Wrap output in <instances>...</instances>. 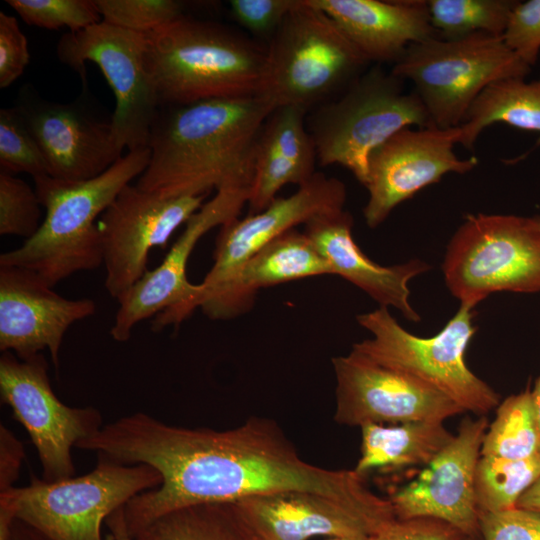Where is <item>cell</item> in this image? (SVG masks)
Here are the masks:
<instances>
[{
    "instance_id": "cell-1",
    "label": "cell",
    "mask_w": 540,
    "mask_h": 540,
    "mask_svg": "<svg viewBox=\"0 0 540 540\" xmlns=\"http://www.w3.org/2000/svg\"><path fill=\"white\" fill-rule=\"evenodd\" d=\"M77 448L122 464L149 465L161 475L157 488L123 507L131 538L181 508L277 492H312L367 507L389 504L354 469L330 470L302 460L280 427L265 418L215 430L170 425L136 412L104 425Z\"/></svg>"
},
{
    "instance_id": "cell-2",
    "label": "cell",
    "mask_w": 540,
    "mask_h": 540,
    "mask_svg": "<svg viewBox=\"0 0 540 540\" xmlns=\"http://www.w3.org/2000/svg\"><path fill=\"white\" fill-rule=\"evenodd\" d=\"M275 108L263 95L160 106L136 186L162 197L250 191L257 141Z\"/></svg>"
},
{
    "instance_id": "cell-3",
    "label": "cell",
    "mask_w": 540,
    "mask_h": 540,
    "mask_svg": "<svg viewBox=\"0 0 540 540\" xmlns=\"http://www.w3.org/2000/svg\"><path fill=\"white\" fill-rule=\"evenodd\" d=\"M267 48L185 14L146 34L144 64L160 106L261 95Z\"/></svg>"
},
{
    "instance_id": "cell-4",
    "label": "cell",
    "mask_w": 540,
    "mask_h": 540,
    "mask_svg": "<svg viewBox=\"0 0 540 540\" xmlns=\"http://www.w3.org/2000/svg\"><path fill=\"white\" fill-rule=\"evenodd\" d=\"M149 160V147H140L86 181L33 179L45 217L33 237L0 255V265L29 269L51 287L77 272L100 267L103 250L96 220L145 171Z\"/></svg>"
},
{
    "instance_id": "cell-5",
    "label": "cell",
    "mask_w": 540,
    "mask_h": 540,
    "mask_svg": "<svg viewBox=\"0 0 540 540\" xmlns=\"http://www.w3.org/2000/svg\"><path fill=\"white\" fill-rule=\"evenodd\" d=\"M370 63L338 24L298 0L270 38L261 95L307 112L341 94Z\"/></svg>"
},
{
    "instance_id": "cell-6",
    "label": "cell",
    "mask_w": 540,
    "mask_h": 540,
    "mask_svg": "<svg viewBox=\"0 0 540 540\" xmlns=\"http://www.w3.org/2000/svg\"><path fill=\"white\" fill-rule=\"evenodd\" d=\"M375 64L341 94L308 112L306 125L321 166L340 165L365 185L368 159L398 131L431 124L418 95Z\"/></svg>"
},
{
    "instance_id": "cell-7",
    "label": "cell",
    "mask_w": 540,
    "mask_h": 540,
    "mask_svg": "<svg viewBox=\"0 0 540 540\" xmlns=\"http://www.w3.org/2000/svg\"><path fill=\"white\" fill-rule=\"evenodd\" d=\"M475 314L474 308L460 305L437 334L419 337L406 331L388 308L380 306L356 316L372 337L354 343L352 350L436 389L464 412L483 416L498 406L500 396L465 361L466 349L476 332Z\"/></svg>"
},
{
    "instance_id": "cell-8",
    "label": "cell",
    "mask_w": 540,
    "mask_h": 540,
    "mask_svg": "<svg viewBox=\"0 0 540 540\" xmlns=\"http://www.w3.org/2000/svg\"><path fill=\"white\" fill-rule=\"evenodd\" d=\"M530 70L502 36L475 33L454 40L435 36L411 44L390 72L413 83L431 124L446 129L461 125L490 84L525 78Z\"/></svg>"
},
{
    "instance_id": "cell-9",
    "label": "cell",
    "mask_w": 540,
    "mask_h": 540,
    "mask_svg": "<svg viewBox=\"0 0 540 540\" xmlns=\"http://www.w3.org/2000/svg\"><path fill=\"white\" fill-rule=\"evenodd\" d=\"M442 270L460 305L492 293L540 292L538 216L468 214L448 243Z\"/></svg>"
},
{
    "instance_id": "cell-10",
    "label": "cell",
    "mask_w": 540,
    "mask_h": 540,
    "mask_svg": "<svg viewBox=\"0 0 540 540\" xmlns=\"http://www.w3.org/2000/svg\"><path fill=\"white\" fill-rule=\"evenodd\" d=\"M162 483L157 470L98 455L89 473L16 487V518L49 540H102V523L133 497Z\"/></svg>"
},
{
    "instance_id": "cell-11",
    "label": "cell",
    "mask_w": 540,
    "mask_h": 540,
    "mask_svg": "<svg viewBox=\"0 0 540 540\" xmlns=\"http://www.w3.org/2000/svg\"><path fill=\"white\" fill-rule=\"evenodd\" d=\"M146 34L100 21L59 40L56 53L63 64L86 82V62L102 71L115 96L112 125L128 151L148 147L160 104L144 64Z\"/></svg>"
},
{
    "instance_id": "cell-12",
    "label": "cell",
    "mask_w": 540,
    "mask_h": 540,
    "mask_svg": "<svg viewBox=\"0 0 540 540\" xmlns=\"http://www.w3.org/2000/svg\"><path fill=\"white\" fill-rule=\"evenodd\" d=\"M0 395L30 437L42 479L55 482L73 477L71 450L104 426L100 411L62 403L51 387L48 363L41 353L21 360L12 352H2Z\"/></svg>"
},
{
    "instance_id": "cell-13",
    "label": "cell",
    "mask_w": 540,
    "mask_h": 540,
    "mask_svg": "<svg viewBox=\"0 0 540 540\" xmlns=\"http://www.w3.org/2000/svg\"><path fill=\"white\" fill-rule=\"evenodd\" d=\"M249 194V190L218 191L190 217L163 261L117 301L110 329L115 341L126 342L139 322L154 315L152 328L157 331L177 326L193 313L199 285L189 282L186 274L192 251L208 231L238 218Z\"/></svg>"
},
{
    "instance_id": "cell-14",
    "label": "cell",
    "mask_w": 540,
    "mask_h": 540,
    "mask_svg": "<svg viewBox=\"0 0 540 540\" xmlns=\"http://www.w3.org/2000/svg\"><path fill=\"white\" fill-rule=\"evenodd\" d=\"M207 195L162 197L125 186L98 220L105 266L104 286L117 301L148 271L152 248L165 247L173 233L204 204Z\"/></svg>"
},
{
    "instance_id": "cell-15",
    "label": "cell",
    "mask_w": 540,
    "mask_h": 540,
    "mask_svg": "<svg viewBox=\"0 0 540 540\" xmlns=\"http://www.w3.org/2000/svg\"><path fill=\"white\" fill-rule=\"evenodd\" d=\"M460 128H404L370 154L365 187L368 201L363 209L371 229L382 224L395 207L448 173L465 174L478 165L471 156L459 158Z\"/></svg>"
},
{
    "instance_id": "cell-16",
    "label": "cell",
    "mask_w": 540,
    "mask_h": 540,
    "mask_svg": "<svg viewBox=\"0 0 540 540\" xmlns=\"http://www.w3.org/2000/svg\"><path fill=\"white\" fill-rule=\"evenodd\" d=\"M346 187L334 177L316 172L288 197H277L264 210L235 218L221 226L213 265L199 283L194 307L206 309L230 285L241 267L261 248L299 224L344 209Z\"/></svg>"
},
{
    "instance_id": "cell-17",
    "label": "cell",
    "mask_w": 540,
    "mask_h": 540,
    "mask_svg": "<svg viewBox=\"0 0 540 540\" xmlns=\"http://www.w3.org/2000/svg\"><path fill=\"white\" fill-rule=\"evenodd\" d=\"M336 377L334 420L340 425H394L440 421L464 411L450 398L400 371L351 350L332 358Z\"/></svg>"
},
{
    "instance_id": "cell-18",
    "label": "cell",
    "mask_w": 540,
    "mask_h": 540,
    "mask_svg": "<svg viewBox=\"0 0 540 540\" xmlns=\"http://www.w3.org/2000/svg\"><path fill=\"white\" fill-rule=\"evenodd\" d=\"M14 107L41 149L53 178L86 181L104 173L123 156L112 117L96 116L84 101H49L25 86Z\"/></svg>"
},
{
    "instance_id": "cell-19",
    "label": "cell",
    "mask_w": 540,
    "mask_h": 540,
    "mask_svg": "<svg viewBox=\"0 0 540 540\" xmlns=\"http://www.w3.org/2000/svg\"><path fill=\"white\" fill-rule=\"evenodd\" d=\"M488 426L484 415L463 419L457 434L417 477L388 497L397 519H436L467 537L479 536L475 477Z\"/></svg>"
},
{
    "instance_id": "cell-20",
    "label": "cell",
    "mask_w": 540,
    "mask_h": 540,
    "mask_svg": "<svg viewBox=\"0 0 540 540\" xmlns=\"http://www.w3.org/2000/svg\"><path fill=\"white\" fill-rule=\"evenodd\" d=\"M35 272L0 265V350L26 360L48 350L55 368L70 326L96 312L92 299L57 294Z\"/></svg>"
},
{
    "instance_id": "cell-21",
    "label": "cell",
    "mask_w": 540,
    "mask_h": 540,
    "mask_svg": "<svg viewBox=\"0 0 540 540\" xmlns=\"http://www.w3.org/2000/svg\"><path fill=\"white\" fill-rule=\"evenodd\" d=\"M235 503L262 540L374 536L396 519L391 502L367 507L305 491L264 494Z\"/></svg>"
},
{
    "instance_id": "cell-22",
    "label": "cell",
    "mask_w": 540,
    "mask_h": 540,
    "mask_svg": "<svg viewBox=\"0 0 540 540\" xmlns=\"http://www.w3.org/2000/svg\"><path fill=\"white\" fill-rule=\"evenodd\" d=\"M353 218L346 210L318 216L305 224L304 233L330 265L333 275H339L357 286L381 307H394L413 322L420 320L410 303L409 282L430 270L419 259L381 266L367 257L354 241Z\"/></svg>"
},
{
    "instance_id": "cell-23",
    "label": "cell",
    "mask_w": 540,
    "mask_h": 540,
    "mask_svg": "<svg viewBox=\"0 0 540 540\" xmlns=\"http://www.w3.org/2000/svg\"><path fill=\"white\" fill-rule=\"evenodd\" d=\"M327 13L369 63L395 64L414 43L438 36L424 0H309Z\"/></svg>"
},
{
    "instance_id": "cell-24",
    "label": "cell",
    "mask_w": 540,
    "mask_h": 540,
    "mask_svg": "<svg viewBox=\"0 0 540 540\" xmlns=\"http://www.w3.org/2000/svg\"><path fill=\"white\" fill-rule=\"evenodd\" d=\"M307 114L299 107L280 106L265 121L255 150L248 214L264 210L283 186L299 187L315 175L317 154Z\"/></svg>"
},
{
    "instance_id": "cell-25",
    "label": "cell",
    "mask_w": 540,
    "mask_h": 540,
    "mask_svg": "<svg viewBox=\"0 0 540 540\" xmlns=\"http://www.w3.org/2000/svg\"><path fill=\"white\" fill-rule=\"evenodd\" d=\"M320 275H333L330 265L304 232L292 229L255 253L202 312L213 320L231 319L253 306L259 289Z\"/></svg>"
},
{
    "instance_id": "cell-26",
    "label": "cell",
    "mask_w": 540,
    "mask_h": 540,
    "mask_svg": "<svg viewBox=\"0 0 540 540\" xmlns=\"http://www.w3.org/2000/svg\"><path fill=\"white\" fill-rule=\"evenodd\" d=\"M360 457L354 470L362 477L426 466L453 438L440 421H412L360 427Z\"/></svg>"
},
{
    "instance_id": "cell-27",
    "label": "cell",
    "mask_w": 540,
    "mask_h": 540,
    "mask_svg": "<svg viewBox=\"0 0 540 540\" xmlns=\"http://www.w3.org/2000/svg\"><path fill=\"white\" fill-rule=\"evenodd\" d=\"M495 123L538 132L540 144V77L530 82L506 78L486 87L459 126V144L473 150L482 131Z\"/></svg>"
},
{
    "instance_id": "cell-28",
    "label": "cell",
    "mask_w": 540,
    "mask_h": 540,
    "mask_svg": "<svg viewBox=\"0 0 540 540\" xmlns=\"http://www.w3.org/2000/svg\"><path fill=\"white\" fill-rule=\"evenodd\" d=\"M132 540H262L235 502L205 503L156 519Z\"/></svg>"
},
{
    "instance_id": "cell-29",
    "label": "cell",
    "mask_w": 540,
    "mask_h": 540,
    "mask_svg": "<svg viewBox=\"0 0 540 540\" xmlns=\"http://www.w3.org/2000/svg\"><path fill=\"white\" fill-rule=\"evenodd\" d=\"M539 455L540 433L528 387L498 404L484 435L481 456L521 460Z\"/></svg>"
},
{
    "instance_id": "cell-30",
    "label": "cell",
    "mask_w": 540,
    "mask_h": 540,
    "mask_svg": "<svg viewBox=\"0 0 540 540\" xmlns=\"http://www.w3.org/2000/svg\"><path fill=\"white\" fill-rule=\"evenodd\" d=\"M539 477L540 455L521 460L481 456L475 477L479 514L516 507L521 496Z\"/></svg>"
},
{
    "instance_id": "cell-31",
    "label": "cell",
    "mask_w": 540,
    "mask_h": 540,
    "mask_svg": "<svg viewBox=\"0 0 540 540\" xmlns=\"http://www.w3.org/2000/svg\"><path fill=\"white\" fill-rule=\"evenodd\" d=\"M515 0H428L430 21L438 36L454 40L475 33L502 36Z\"/></svg>"
},
{
    "instance_id": "cell-32",
    "label": "cell",
    "mask_w": 540,
    "mask_h": 540,
    "mask_svg": "<svg viewBox=\"0 0 540 540\" xmlns=\"http://www.w3.org/2000/svg\"><path fill=\"white\" fill-rule=\"evenodd\" d=\"M0 168L27 173L33 179L50 176L45 157L15 107L0 110Z\"/></svg>"
},
{
    "instance_id": "cell-33",
    "label": "cell",
    "mask_w": 540,
    "mask_h": 540,
    "mask_svg": "<svg viewBox=\"0 0 540 540\" xmlns=\"http://www.w3.org/2000/svg\"><path fill=\"white\" fill-rule=\"evenodd\" d=\"M29 25L76 32L102 21L95 0H6Z\"/></svg>"
},
{
    "instance_id": "cell-34",
    "label": "cell",
    "mask_w": 540,
    "mask_h": 540,
    "mask_svg": "<svg viewBox=\"0 0 540 540\" xmlns=\"http://www.w3.org/2000/svg\"><path fill=\"white\" fill-rule=\"evenodd\" d=\"M41 203L35 189L13 174L0 171V235L33 237L39 230Z\"/></svg>"
},
{
    "instance_id": "cell-35",
    "label": "cell",
    "mask_w": 540,
    "mask_h": 540,
    "mask_svg": "<svg viewBox=\"0 0 540 540\" xmlns=\"http://www.w3.org/2000/svg\"><path fill=\"white\" fill-rule=\"evenodd\" d=\"M103 22L147 34L184 14L175 0H95Z\"/></svg>"
},
{
    "instance_id": "cell-36",
    "label": "cell",
    "mask_w": 540,
    "mask_h": 540,
    "mask_svg": "<svg viewBox=\"0 0 540 540\" xmlns=\"http://www.w3.org/2000/svg\"><path fill=\"white\" fill-rule=\"evenodd\" d=\"M502 38L523 62L535 65L540 53V0L518 1Z\"/></svg>"
},
{
    "instance_id": "cell-37",
    "label": "cell",
    "mask_w": 540,
    "mask_h": 540,
    "mask_svg": "<svg viewBox=\"0 0 540 540\" xmlns=\"http://www.w3.org/2000/svg\"><path fill=\"white\" fill-rule=\"evenodd\" d=\"M482 540H540V513L514 507L479 514Z\"/></svg>"
},
{
    "instance_id": "cell-38",
    "label": "cell",
    "mask_w": 540,
    "mask_h": 540,
    "mask_svg": "<svg viewBox=\"0 0 540 540\" xmlns=\"http://www.w3.org/2000/svg\"><path fill=\"white\" fill-rule=\"evenodd\" d=\"M298 0H231L232 17L251 33L271 38Z\"/></svg>"
},
{
    "instance_id": "cell-39",
    "label": "cell",
    "mask_w": 540,
    "mask_h": 540,
    "mask_svg": "<svg viewBox=\"0 0 540 540\" xmlns=\"http://www.w3.org/2000/svg\"><path fill=\"white\" fill-rule=\"evenodd\" d=\"M30 61L28 41L16 17L0 12V87L6 88L24 72Z\"/></svg>"
},
{
    "instance_id": "cell-40",
    "label": "cell",
    "mask_w": 540,
    "mask_h": 540,
    "mask_svg": "<svg viewBox=\"0 0 540 540\" xmlns=\"http://www.w3.org/2000/svg\"><path fill=\"white\" fill-rule=\"evenodd\" d=\"M465 535L451 525L431 518L395 519L373 540H463Z\"/></svg>"
},
{
    "instance_id": "cell-41",
    "label": "cell",
    "mask_w": 540,
    "mask_h": 540,
    "mask_svg": "<svg viewBox=\"0 0 540 540\" xmlns=\"http://www.w3.org/2000/svg\"><path fill=\"white\" fill-rule=\"evenodd\" d=\"M24 447L21 441L5 425L0 424V492L16 487L20 474Z\"/></svg>"
},
{
    "instance_id": "cell-42",
    "label": "cell",
    "mask_w": 540,
    "mask_h": 540,
    "mask_svg": "<svg viewBox=\"0 0 540 540\" xmlns=\"http://www.w3.org/2000/svg\"><path fill=\"white\" fill-rule=\"evenodd\" d=\"M105 524L109 528L107 540H132L125 523L123 507L113 512Z\"/></svg>"
},
{
    "instance_id": "cell-43",
    "label": "cell",
    "mask_w": 540,
    "mask_h": 540,
    "mask_svg": "<svg viewBox=\"0 0 540 540\" xmlns=\"http://www.w3.org/2000/svg\"><path fill=\"white\" fill-rule=\"evenodd\" d=\"M9 540H49L26 523L16 519L11 527Z\"/></svg>"
},
{
    "instance_id": "cell-44",
    "label": "cell",
    "mask_w": 540,
    "mask_h": 540,
    "mask_svg": "<svg viewBox=\"0 0 540 540\" xmlns=\"http://www.w3.org/2000/svg\"><path fill=\"white\" fill-rule=\"evenodd\" d=\"M517 507L540 513V477L521 496Z\"/></svg>"
},
{
    "instance_id": "cell-45",
    "label": "cell",
    "mask_w": 540,
    "mask_h": 540,
    "mask_svg": "<svg viewBox=\"0 0 540 540\" xmlns=\"http://www.w3.org/2000/svg\"><path fill=\"white\" fill-rule=\"evenodd\" d=\"M531 393L537 425L540 433V376L537 378L535 386L533 390H531Z\"/></svg>"
},
{
    "instance_id": "cell-46",
    "label": "cell",
    "mask_w": 540,
    "mask_h": 540,
    "mask_svg": "<svg viewBox=\"0 0 540 540\" xmlns=\"http://www.w3.org/2000/svg\"><path fill=\"white\" fill-rule=\"evenodd\" d=\"M326 540H373V536H346V537H331Z\"/></svg>"
},
{
    "instance_id": "cell-47",
    "label": "cell",
    "mask_w": 540,
    "mask_h": 540,
    "mask_svg": "<svg viewBox=\"0 0 540 540\" xmlns=\"http://www.w3.org/2000/svg\"><path fill=\"white\" fill-rule=\"evenodd\" d=\"M477 537H465L463 540H476Z\"/></svg>"
},
{
    "instance_id": "cell-48",
    "label": "cell",
    "mask_w": 540,
    "mask_h": 540,
    "mask_svg": "<svg viewBox=\"0 0 540 540\" xmlns=\"http://www.w3.org/2000/svg\"><path fill=\"white\" fill-rule=\"evenodd\" d=\"M538 221H539V225H540V216H538Z\"/></svg>"
}]
</instances>
